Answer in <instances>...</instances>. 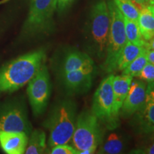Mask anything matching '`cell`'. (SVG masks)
Masks as SVG:
<instances>
[{
  "mask_svg": "<svg viewBox=\"0 0 154 154\" xmlns=\"http://www.w3.org/2000/svg\"><path fill=\"white\" fill-rule=\"evenodd\" d=\"M46 60L43 49L13 59L0 69V94L11 93L23 87L35 76Z\"/></svg>",
  "mask_w": 154,
  "mask_h": 154,
  "instance_id": "cell-1",
  "label": "cell"
},
{
  "mask_svg": "<svg viewBox=\"0 0 154 154\" xmlns=\"http://www.w3.org/2000/svg\"><path fill=\"white\" fill-rule=\"evenodd\" d=\"M76 104L71 99L59 101L50 111L43 126L49 132L48 146L51 149L72 140L76 122Z\"/></svg>",
  "mask_w": 154,
  "mask_h": 154,
  "instance_id": "cell-2",
  "label": "cell"
},
{
  "mask_svg": "<svg viewBox=\"0 0 154 154\" xmlns=\"http://www.w3.org/2000/svg\"><path fill=\"white\" fill-rule=\"evenodd\" d=\"M111 17L107 2L99 0L92 7L88 30V43L90 49L99 59L106 57Z\"/></svg>",
  "mask_w": 154,
  "mask_h": 154,
  "instance_id": "cell-3",
  "label": "cell"
},
{
  "mask_svg": "<svg viewBox=\"0 0 154 154\" xmlns=\"http://www.w3.org/2000/svg\"><path fill=\"white\" fill-rule=\"evenodd\" d=\"M57 0H31L27 19L22 29L24 37H36L52 31Z\"/></svg>",
  "mask_w": 154,
  "mask_h": 154,
  "instance_id": "cell-4",
  "label": "cell"
},
{
  "mask_svg": "<svg viewBox=\"0 0 154 154\" xmlns=\"http://www.w3.org/2000/svg\"><path fill=\"white\" fill-rule=\"evenodd\" d=\"M111 17L110 32L108 41L106 54L103 63V69L107 73L116 71V62L121 50L127 43L125 32L124 19L113 0L107 3Z\"/></svg>",
  "mask_w": 154,
  "mask_h": 154,
  "instance_id": "cell-5",
  "label": "cell"
},
{
  "mask_svg": "<svg viewBox=\"0 0 154 154\" xmlns=\"http://www.w3.org/2000/svg\"><path fill=\"white\" fill-rule=\"evenodd\" d=\"M103 131L99 120L89 110H84L77 116L72 141L79 152L88 148L98 147L103 141Z\"/></svg>",
  "mask_w": 154,
  "mask_h": 154,
  "instance_id": "cell-6",
  "label": "cell"
},
{
  "mask_svg": "<svg viewBox=\"0 0 154 154\" xmlns=\"http://www.w3.org/2000/svg\"><path fill=\"white\" fill-rule=\"evenodd\" d=\"M0 131L22 132L29 136L32 126L24 100L15 98L0 103Z\"/></svg>",
  "mask_w": 154,
  "mask_h": 154,
  "instance_id": "cell-7",
  "label": "cell"
},
{
  "mask_svg": "<svg viewBox=\"0 0 154 154\" xmlns=\"http://www.w3.org/2000/svg\"><path fill=\"white\" fill-rule=\"evenodd\" d=\"M114 75L110 74L102 80L94 93L91 111L99 121L109 129H113L119 124V119L113 113V94L112 82Z\"/></svg>",
  "mask_w": 154,
  "mask_h": 154,
  "instance_id": "cell-8",
  "label": "cell"
},
{
  "mask_svg": "<svg viewBox=\"0 0 154 154\" xmlns=\"http://www.w3.org/2000/svg\"><path fill=\"white\" fill-rule=\"evenodd\" d=\"M28 84L27 94L31 107L34 115L38 116L45 111L51 96L50 76L45 63Z\"/></svg>",
  "mask_w": 154,
  "mask_h": 154,
  "instance_id": "cell-9",
  "label": "cell"
},
{
  "mask_svg": "<svg viewBox=\"0 0 154 154\" xmlns=\"http://www.w3.org/2000/svg\"><path fill=\"white\" fill-rule=\"evenodd\" d=\"M134 115L133 123L138 132L144 134L154 132V82L146 86L144 104Z\"/></svg>",
  "mask_w": 154,
  "mask_h": 154,
  "instance_id": "cell-10",
  "label": "cell"
},
{
  "mask_svg": "<svg viewBox=\"0 0 154 154\" xmlns=\"http://www.w3.org/2000/svg\"><path fill=\"white\" fill-rule=\"evenodd\" d=\"M146 82L141 79H133L129 91L120 110L123 118H128L141 109L146 99Z\"/></svg>",
  "mask_w": 154,
  "mask_h": 154,
  "instance_id": "cell-11",
  "label": "cell"
},
{
  "mask_svg": "<svg viewBox=\"0 0 154 154\" xmlns=\"http://www.w3.org/2000/svg\"><path fill=\"white\" fill-rule=\"evenodd\" d=\"M74 71L92 73L94 71V63L87 54L79 51H71L66 54L61 60L58 70L59 76Z\"/></svg>",
  "mask_w": 154,
  "mask_h": 154,
  "instance_id": "cell-12",
  "label": "cell"
},
{
  "mask_svg": "<svg viewBox=\"0 0 154 154\" xmlns=\"http://www.w3.org/2000/svg\"><path fill=\"white\" fill-rule=\"evenodd\" d=\"M59 77L67 93L75 95L86 93L91 88L93 74L83 71H74L61 75Z\"/></svg>",
  "mask_w": 154,
  "mask_h": 154,
  "instance_id": "cell-13",
  "label": "cell"
},
{
  "mask_svg": "<svg viewBox=\"0 0 154 154\" xmlns=\"http://www.w3.org/2000/svg\"><path fill=\"white\" fill-rule=\"evenodd\" d=\"M28 139L25 133L0 131V147L7 154L24 153Z\"/></svg>",
  "mask_w": 154,
  "mask_h": 154,
  "instance_id": "cell-14",
  "label": "cell"
},
{
  "mask_svg": "<svg viewBox=\"0 0 154 154\" xmlns=\"http://www.w3.org/2000/svg\"><path fill=\"white\" fill-rule=\"evenodd\" d=\"M133 79L134 77L126 74L113 76L112 82L113 101H114L113 113L117 119L119 118L121 106L129 91Z\"/></svg>",
  "mask_w": 154,
  "mask_h": 154,
  "instance_id": "cell-15",
  "label": "cell"
},
{
  "mask_svg": "<svg viewBox=\"0 0 154 154\" xmlns=\"http://www.w3.org/2000/svg\"><path fill=\"white\" fill-rule=\"evenodd\" d=\"M138 24L142 37L146 42L154 36V5H146L140 8Z\"/></svg>",
  "mask_w": 154,
  "mask_h": 154,
  "instance_id": "cell-16",
  "label": "cell"
},
{
  "mask_svg": "<svg viewBox=\"0 0 154 154\" xmlns=\"http://www.w3.org/2000/svg\"><path fill=\"white\" fill-rule=\"evenodd\" d=\"M101 144L98 153L118 154L126 147V140L121 134L113 132L109 134Z\"/></svg>",
  "mask_w": 154,
  "mask_h": 154,
  "instance_id": "cell-17",
  "label": "cell"
},
{
  "mask_svg": "<svg viewBox=\"0 0 154 154\" xmlns=\"http://www.w3.org/2000/svg\"><path fill=\"white\" fill-rule=\"evenodd\" d=\"M143 47H138L127 42L126 45L121 50L116 62V71H121L126 68L129 63L134 60L144 49Z\"/></svg>",
  "mask_w": 154,
  "mask_h": 154,
  "instance_id": "cell-18",
  "label": "cell"
},
{
  "mask_svg": "<svg viewBox=\"0 0 154 154\" xmlns=\"http://www.w3.org/2000/svg\"><path fill=\"white\" fill-rule=\"evenodd\" d=\"M46 149H47V143H46L45 133L40 129H35L31 132L24 153H44Z\"/></svg>",
  "mask_w": 154,
  "mask_h": 154,
  "instance_id": "cell-19",
  "label": "cell"
},
{
  "mask_svg": "<svg viewBox=\"0 0 154 154\" xmlns=\"http://www.w3.org/2000/svg\"><path fill=\"white\" fill-rule=\"evenodd\" d=\"M124 19L127 42H130L134 45L138 46V47H145L146 41L142 37L139 27H138V22L131 20V19L124 17Z\"/></svg>",
  "mask_w": 154,
  "mask_h": 154,
  "instance_id": "cell-20",
  "label": "cell"
},
{
  "mask_svg": "<svg viewBox=\"0 0 154 154\" xmlns=\"http://www.w3.org/2000/svg\"><path fill=\"white\" fill-rule=\"evenodd\" d=\"M116 7L123 16L138 22L140 8L132 0H113Z\"/></svg>",
  "mask_w": 154,
  "mask_h": 154,
  "instance_id": "cell-21",
  "label": "cell"
},
{
  "mask_svg": "<svg viewBox=\"0 0 154 154\" xmlns=\"http://www.w3.org/2000/svg\"><path fill=\"white\" fill-rule=\"evenodd\" d=\"M147 63V49L144 48L140 54L122 71V74L128 75L132 77H138Z\"/></svg>",
  "mask_w": 154,
  "mask_h": 154,
  "instance_id": "cell-22",
  "label": "cell"
},
{
  "mask_svg": "<svg viewBox=\"0 0 154 154\" xmlns=\"http://www.w3.org/2000/svg\"><path fill=\"white\" fill-rule=\"evenodd\" d=\"M138 77L148 83L154 82V65L148 61Z\"/></svg>",
  "mask_w": 154,
  "mask_h": 154,
  "instance_id": "cell-23",
  "label": "cell"
},
{
  "mask_svg": "<svg viewBox=\"0 0 154 154\" xmlns=\"http://www.w3.org/2000/svg\"><path fill=\"white\" fill-rule=\"evenodd\" d=\"M49 153L51 154H77V151L68 144H61L51 148Z\"/></svg>",
  "mask_w": 154,
  "mask_h": 154,
  "instance_id": "cell-24",
  "label": "cell"
},
{
  "mask_svg": "<svg viewBox=\"0 0 154 154\" xmlns=\"http://www.w3.org/2000/svg\"><path fill=\"white\" fill-rule=\"evenodd\" d=\"M72 2L73 0H57V9L59 11H63Z\"/></svg>",
  "mask_w": 154,
  "mask_h": 154,
  "instance_id": "cell-25",
  "label": "cell"
},
{
  "mask_svg": "<svg viewBox=\"0 0 154 154\" xmlns=\"http://www.w3.org/2000/svg\"><path fill=\"white\" fill-rule=\"evenodd\" d=\"M136 153H146V154H154V142L146 147L145 149H138L134 151Z\"/></svg>",
  "mask_w": 154,
  "mask_h": 154,
  "instance_id": "cell-26",
  "label": "cell"
},
{
  "mask_svg": "<svg viewBox=\"0 0 154 154\" xmlns=\"http://www.w3.org/2000/svg\"><path fill=\"white\" fill-rule=\"evenodd\" d=\"M148 61L154 65V50L147 49Z\"/></svg>",
  "mask_w": 154,
  "mask_h": 154,
  "instance_id": "cell-27",
  "label": "cell"
},
{
  "mask_svg": "<svg viewBox=\"0 0 154 154\" xmlns=\"http://www.w3.org/2000/svg\"><path fill=\"white\" fill-rule=\"evenodd\" d=\"M96 149L97 147L96 146H94V147H91V148H88V149H86L84 151H82L80 152H79V154H92L95 153V151H96Z\"/></svg>",
  "mask_w": 154,
  "mask_h": 154,
  "instance_id": "cell-28",
  "label": "cell"
},
{
  "mask_svg": "<svg viewBox=\"0 0 154 154\" xmlns=\"http://www.w3.org/2000/svg\"><path fill=\"white\" fill-rule=\"evenodd\" d=\"M145 48L147 49H151V50H154V36L149 41L146 42Z\"/></svg>",
  "mask_w": 154,
  "mask_h": 154,
  "instance_id": "cell-29",
  "label": "cell"
},
{
  "mask_svg": "<svg viewBox=\"0 0 154 154\" xmlns=\"http://www.w3.org/2000/svg\"><path fill=\"white\" fill-rule=\"evenodd\" d=\"M132 1L136 5H139L140 7H143V6L147 5V3H149V0H132Z\"/></svg>",
  "mask_w": 154,
  "mask_h": 154,
  "instance_id": "cell-30",
  "label": "cell"
},
{
  "mask_svg": "<svg viewBox=\"0 0 154 154\" xmlns=\"http://www.w3.org/2000/svg\"><path fill=\"white\" fill-rule=\"evenodd\" d=\"M149 5H154V0H149Z\"/></svg>",
  "mask_w": 154,
  "mask_h": 154,
  "instance_id": "cell-31",
  "label": "cell"
}]
</instances>
